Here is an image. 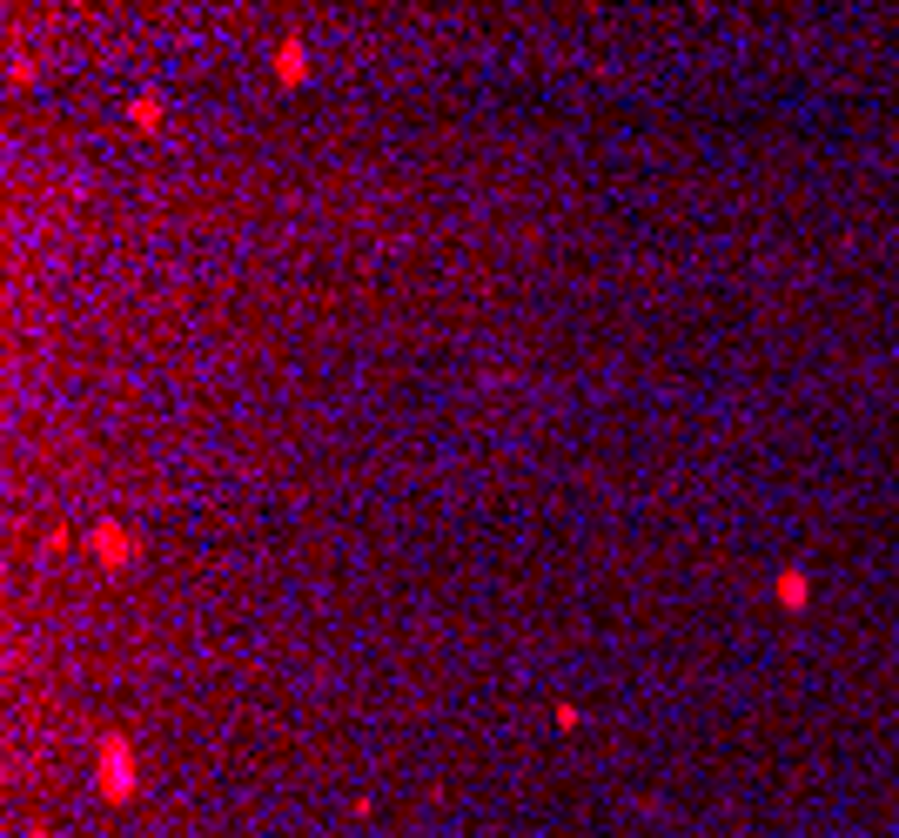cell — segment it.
Masks as SVG:
<instances>
[{
	"label": "cell",
	"mask_w": 899,
	"mask_h": 838,
	"mask_svg": "<svg viewBox=\"0 0 899 838\" xmlns=\"http://www.w3.org/2000/svg\"><path fill=\"white\" fill-rule=\"evenodd\" d=\"M128 114H134V121H141V128H154V121H161V101H154V94H141V101H134V108H128Z\"/></svg>",
	"instance_id": "2"
},
{
	"label": "cell",
	"mask_w": 899,
	"mask_h": 838,
	"mask_svg": "<svg viewBox=\"0 0 899 838\" xmlns=\"http://www.w3.org/2000/svg\"><path fill=\"white\" fill-rule=\"evenodd\" d=\"M302 68H309V48H302V41H282V54H276V74H282V81H302Z\"/></svg>",
	"instance_id": "1"
}]
</instances>
